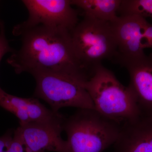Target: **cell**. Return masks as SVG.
<instances>
[{
  "instance_id": "cell-1",
  "label": "cell",
  "mask_w": 152,
  "mask_h": 152,
  "mask_svg": "<svg viewBox=\"0 0 152 152\" xmlns=\"http://www.w3.org/2000/svg\"><path fill=\"white\" fill-rule=\"evenodd\" d=\"M13 34L20 37L22 44L7 60L16 73L55 74L82 85L91 78L76 57L68 30L42 25L22 27L18 25Z\"/></svg>"
},
{
  "instance_id": "cell-2",
  "label": "cell",
  "mask_w": 152,
  "mask_h": 152,
  "mask_svg": "<svg viewBox=\"0 0 152 152\" xmlns=\"http://www.w3.org/2000/svg\"><path fill=\"white\" fill-rule=\"evenodd\" d=\"M82 86L89 94L95 110L106 118L122 125L141 116L132 90L104 66L96 68L92 77Z\"/></svg>"
},
{
  "instance_id": "cell-3",
  "label": "cell",
  "mask_w": 152,
  "mask_h": 152,
  "mask_svg": "<svg viewBox=\"0 0 152 152\" xmlns=\"http://www.w3.org/2000/svg\"><path fill=\"white\" fill-rule=\"evenodd\" d=\"M121 127L96 110L79 109L63 124L68 152H102L115 143Z\"/></svg>"
},
{
  "instance_id": "cell-4",
  "label": "cell",
  "mask_w": 152,
  "mask_h": 152,
  "mask_svg": "<svg viewBox=\"0 0 152 152\" xmlns=\"http://www.w3.org/2000/svg\"><path fill=\"white\" fill-rule=\"evenodd\" d=\"M76 57L91 77L105 59H113L117 52L112 23L87 16L70 31Z\"/></svg>"
},
{
  "instance_id": "cell-5",
  "label": "cell",
  "mask_w": 152,
  "mask_h": 152,
  "mask_svg": "<svg viewBox=\"0 0 152 152\" xmlns=\"http://www.w3.org/2000/svg\"><path fill=\"white\" fill-rule=\"evenodd\" d=\"M35 79L34 96L45 101L53 111L58 113L65 107L95 110L89 94L82 85L64 76L41 73Z\"/></svg>"
},
{
  "instance_id": "cell-6",
  "label": "cell",
  "mask_w": 152,
  "mask_h": 152,
  "mask_svg": "<svg viewBox=\"0 0 152 152\" xmlns=\"http://www.w3.org/2000/svg\"><path fill=\"white\" fill-rule=\"evenodd\" d=\"M28 12L26 21L18 24L22 27L42 25L72 31L79 23L78 13L71 0H23Z\"/></svg>"
},
{
  "instance_id": "cell-7",
  "label": "cell",
  "mask_w": 152,
  "mask_h": 152,
  "mask_svg": "<svg viewBox=\"0 0 152 152\" xmlns=\"http://www.w3.org/2000/svg\"><path fill=\"white\" fill-rule=\"evenodd\" d=\"M146 19L135 15L118 16L111 23L116 40V54L114 60L122 66L145 56L143 32Z\"/></svg>"
},
{
  "instance_id": "cell-8",
  "label": "cell",
  "mask_w": 152,
  "mask_h": 152,
  "mask_svg": "<svg viewBox=\"0 0 152 152\" xmlns=\"http://www.w3.org/2000/svg\"><path fill=\"white\" fill-rule=\"evenodd\" d=\"M64 122L20 124L14 134L23 144L27 152H68L67 142L61 136Z\"/></svg>"
},
{
  "instance_id": "cell-9",
  "label": "cell",
  "mask_w": 152,
  "mask_h": 152,
  "mask_svg": "<svg viewBox=\"0 0 152 152\" xmlns=\"http://www.w3.org/2000/svg\"><path fill=\"white\" fill-rule=\"evenodd\" d=\"M130 76L129 87L142 116L152 118V53L126 63Z\"/></svg>"
},
{
  "instance_id": "cell-10",
  "label": "cell",
  "mask_w": 152,
  "mask_h": 152,
  "mask_svg": "<svg viewBox=\"0 0 152 152\" xmlns=\"http://www.w3.org/2000/svg\"><path fill=\"white\" fill-rule=\"evenodd\" d=\"M114 152H152V118L141 116L121 125Z\"/></svg>"
},
{
  "instance_id": "cell-11",
  "label": "cell",
  "mask_w": 152,
  "mask_h": 152,
  "mask_svg": "<svg viewBox=\"0 0 152 152\" xmlns=\"http://www.w3.org/2000/svg\"><path fill=\"white\" fill-rule=\"evenodd\" d=\"M0 98L27 114L31 122L63 123L64 115L47 108L34 98H23L10 94L2 89Z\"/></svg>"
},
{
  "instance_id": "cell-12",
  "label": "cell",
  "mask_w": 152,
  "mask_h": 152,
  "mask_svg": "<svg viewBox=\"0 0 152 152\" xmlns=\"http://www.w3.org/2000/svg\"><path fill=\"white\" fill-rule=\"evenodd\" d=\"M83 12L84 16L113 23L118 18L122 0H71Z\"/></svg>"
},
{
  "instance_id": "cell-13",
  "label": "cell",
  "mask_w": 152,
  "mask_h": 152,
  "mask_svg": "<svg viewBox=\"0 0 152 152\" xmlns=\"http://www.w3.org/2000/svg\"><path fill=\"white\" fill-rule=\"evenodd\" d=\"M120 16L135 15L152 19V0H122Z\"/></svg>"
},
{
  "instance_id": "cell-14",
  "label": "cell",
  "mask_w": 152,
  "mask_h": 152,
  "mask_svg": "<svg viewBox=\"0 0 152 152\" xmlns=\"http://www.w3.org/2000/svg\"><path fill=\"white\" fill-rule=\"evenodd\" d=\"M15 51L10 46L5 35L4 25L2 21L0 20V63L3 57L8 53H13ZM1 88L0 87V89Z\"/></svg>"
},
{
  "instance_id": "cell-15",
  "label": "cell",
  "mask_w": 152,
  "mask_h": 152,
  "mask_svg": "<svg viewBox=\"0 0 152 152\" xmlns=\"http://www.w3.org/2000/svg\"><path fill=\"white\" fill-rule=\"evenodd\" d=\"M142 45L143 48H152V24L147 21L143 32Z\"/></svg>"
},
{
  "instance_id": "cell-16",
  "label": "cell",
  "mask_w": 152,
  "mask_h": 152,
  "mask_svg": "<svg viewBox=\"0 0 152 152\" xmlns=\"http://www.w3.org/2000/svg\"><path fill=\"white\" fill-rule=\"evenodd\" d=\"M7 152H27L23 144L14 134L13 137L8 148Z\"/></svg>"
},
{
  "instance_id": "cell-17",
  "label": "cell",
  "mask_w": 152,
  "mask_h": 152,
  "mask_svg": "<svg viewBox=\"0 0 152 152\" xmlns=\"http://www.w3.org/2000/svg\"><path fill=\"white\" fill-rule=\"evenodd\" d=\"M14 131H8L0 137V152H4L8 149L13 137Z\"/></svg>"
}]
</instances>
